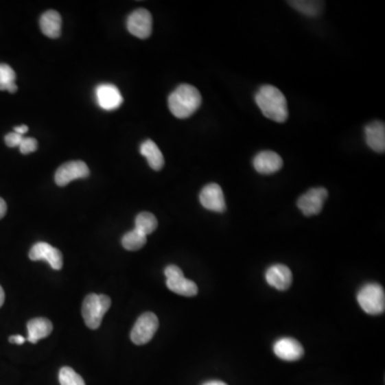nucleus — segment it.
I'll use <instances>...</instances> for the list:
<instances>
[{
    "label": "nucleus",
    "mask_w": 385,
    "mask_h": 385,
    "mask_svg": "<svg viewBox=\"0 0 385 385\" xmlns=\"http://www.w3.org/2000/svg\"><path fill=\"white\" fill-rule=\"evenodd\" d=\"M288 3L299 12L310 17L318 16L323 8V3L313 1V0H294V1H288Z\"/></svg>",
    "instance_id": "20"
},
{
    "label": "nucleus",
    "mask_w": 385,
    "mask_h": 385,
    "mask_svg": "<svg viewBox=\"0 0 385 385\" xmlns=\"http://www.w3.org/2000/svg\"><path fill=\"white\" fill-rule=\"evenodd\" d=\"M7 213V204L1 197H0V220L3 218Z\"/></svg>",
    "instance_id": "28"
},
{
    "label": "nucleus",
    "mask_w": 385,
    "mask_h": 385,
    "mask_svg": "<svg viewBox=\"0 0 385 385\" xmlns=\"http://www.w3.org/2000/svg\"><path fill=\"white\" fill-rule=\"evenodd\" d=\"M38 148V143L36 139L28 137V139H23L20 145V151L22 154H30L34 152Z\"/></svg>",
    "instance_id": "25"
},
{
    "label": "nucleus",
    "mask_w": 385,
    "mask_h": 385,
    "mask_svg": "<svg viewBox=\"0 0 385 385\" xmlns=\"http://www.w3.org/2000/svg\"><path fill=\"white\" fill-rule=\"evenodd\" d=\"M9 342H12V344L23 345L26 342V338L23 337L22 335H13V336L9 337Z\"/></svg>",
    "instance_id": "27"
},
{
    "label": "nucleus",
    "mask_w": 385,
    "mask_h": 385,
    "mask_svg": "<svg viewBox=\"0 0 385 385\" xmlns=\"http://www.w3.org/2000/svg\"><path fill=\"white\" fill-rule=\"evenodd\" d=\"M274 353L277 358L283 361H298L304 355V348L300 342L294 338H281L273 347Z\"/></svg>",
    "instance_id": "13"
},
{
    "label": "nucleus",
    "mask_w": 385,
    "mask_h": 385,
    "mask_svg": "<svg viewBox=\"0 0 385 385\" xmlns=\"http://www.w3.org/2000/svg\"><path fill=\"white\" fill-rule=\"evenodd\" d=\"M30 258L32 261L45 260L54 270H60L63 266L62 254L56 247L51 246L49 243H36L30 252Z\"/></svg>",
    "instance_id": "10"
},
{
    "label": "nucleus",
    "mask_w": 385,
    "mask_h": 385,
    "mask_svg": "<svg viewBox=\"0 0 385 385\" xmlns=\"http://www.w3.org/2000/svg\"><path fill=\"white\" fill-rule=\"evenodd\" d=\"M141 153L147 159L150 167L153 170L159 172V170H162L165 164L164 156H163V153L161 152L160 148L154 141H151V139L143 141L141 145Z\"/></svg>",
    "instance_id": "19"
},
{
    "label": "nucleus",
    "mask_w": 385,
    "mask_h": 385,
    "mask_svg": "<svg viewBox=\"0 0 385 385\" xmlns=\"http://www.w3.org/2000/svg\"><path fill=\"white\" fill-rule=\"evenodd\" d=\"M112 305V301L105 294H88L82 303V313L86 325L89 329H99L103 317Z\"/></svg>",
    "instance_id": "3"
},
{
    "label": "nucleus",
    "mask_w": 385,
    "mask_h": 385,
    "mask_svg": "<svg viewBox=\"0 0 385 385\" xmlns=\"http://www.w3.org/2000/svg\"><path fill=\"white\" fill-rule=\"evenodd\" d=\"M166 285L172 292L183 296H195L198 293V287L194 281L185 279L183 272L177 266H168L165 269Z\"/></svg>",
    "instance_id": "5"
},
{
    "label": "nucleus",
    "mask_w": 385,
    "mask_h": 385,
    "mask_svg": "<svg viewBox=\"0 0 385 385\" xmlns=\"http://www.w3.org/2000/svg\"><path fill=\"white\" fill-rule=\"evenodd\" d=\"M201 206L207 210L213 211L222 213L226 210L225 197H224L223 189L216 183L207 185L201 189L199 195Z\"/></svg>",
    "instance_id": "11"
},
{
    "label": "nucleus",
    "mask_w": 385,
    "mask_h": 385,
    "mask_svg": "<svg viewBox=\"0 0 385 385\" xmlns=\"http://www.w3.org/2000/svg\"><path fill=\"white\" fill-rule=\"evenodd\" d=\"M254 168L261 175H272L283 167V159L274 151H261L255 156Z\"/></svg>",
    "instance_id": "14"
},
{
    "label": "nucleus",
    "mask_w": 385,
    "mask_h": 385,
    "mask_svg": "<svg viewBox=\"0 0 385 385\" xmlns=\"http://www.w3.org/2000/svg\"><path fill=\"white\" fill-rule=\"evenodd\" d=\"M61 26H62V20L57 11H47L40 19L42 32L51 39H57L60 36Z\"/></svg>",
    "instance_id": "18"
},
{
    "label": "nucleus",
    "mask_w": 385,
    "mask_h": 385,
    "mask_svg": "<svg viewBox=\"0 0 385 385\" xmlns=\"http://www.w3.org/2000/svg\"><path fill=\"white\" fill-rule=\"evenodd\" d=\"M266 279L270 286L277 290H287L292 283V273L287 266L274 264L267 270Z\"/></svg>",
    "instance_id": "15"
},
{
    "label": "nucleus",
    "mask_w": 385,
    "mask_h": 385,
    "mask_svg": "<svg viewBox=\"0 0 385 385\" xmlns=\"http://www.w3.org/2000/svg\"><path fill=\"white\" fill-rule=\"evenodd\" d=\"M89 168L82 161H71L65 163L57 170L55 181L58 187H66L70 182L76 179H85L89 177Z\"/></svg>",
    "instance_id": "9"
},
{
    "label": "nucleus",
    "mask_w": 385,
    "mask_h": 385,
    "mask_svg": "<svg viewBox=\"0 0 385 385\" xmlns=\"http://www.w3.org/2000/svg\"><path fill=\"white\" fill-rule=\"evenodd\" d=\"M201 102L199 90L189 84L180 85L168 97L170 112L179 119L191 117L200 107Z\"/></svg>",
    "instance_id": "2"
},
{
    "label": "nucleus",
    "mask_w": 385,
    "mask_h": 385,
    "mask_svg": "<svg viewBox=\"0 0 385 385\" xmlns=\"http://www.w3.org/2000/svg\"><path fill=\"white\" fill-rule=\"evenodd\" d=\"M60 385H86L84 379L71 367H62L59 371Z\"/></svg>",
    "instance_id": "24"
},
{
    "label": "nucleus",
    "mask_w": 385,
    "mask_h": 385,
    "mask_svg": "<svg viewBox=\"0 0 385 385\" xmlns=\"http://www.w3.org/2000/svg\"><path fill=\"white\" fill-rule=\"evenodd\" d=\"M202 385H227L226 383L222 382V381H208V382L205 383Z\"/></svg>",
    "instance_id": "31"
},
{
    "label": "nucleus",
    "mask_w": 385,
    "mask_h": 385,
    "mask_svg": "<svg viewBox=\"0 0 385 385\" xmlns=\"http://www.w3.org/2000/svg\"><path fill=\"white\" fill-rule=\"evenodd\" d=\"M156 228H158V220L150 212H141L136 216L135 229L143 235H150Z\"/></svg>",
    "instance_id": "22"
},
{
    "label": "nucleus",
    "mask_w": 385,
    "mask_h": 385,
    "mask_svg": "<svg viewBox=\"0 0 385 385\" xmlns=\"http://www.w3.org/2000/svg\"><path fill=\"white\" fill-rule=\"evenodd\" d=\"M14 70L5 63H0V90L9 91L10 93H16L17 86L15 84Z\"/></svg>",
    "instance_id": "21"
},
{
    "label": "nucleus",
    "mask_w": 385,
    "mask_h": 385,
    "mask_svg": "<svg viewBox=\"0 0 385 385\" xmlns=\"http://www.w3.org/2000/svg\"><path fill=\"white\" fill-rule=\"evenodd\" d=\"M14 132L15 133L20 134V135H24V134H26L27 132H28V126H25V124L20 126H15Z\"/></svg>",
    "instance_id": "29"
},
{
    "label": "nucleus",
    "mask_w": 385,
    "mask_h": 385,
    "mask_svg": "<svg viewBox=\"0 0 385 385\" xmlns=\"http://www.w3.org/2000/svg\"><path fill=\"white\" fill-rule=\"evenodd\" d=\"M126 27L136 38L148 39L152 32V15L145 9H137L128 15Z\"/></svg>",
    "instance_id": "8"
},
{
    "label": "nucleus",
    "mask_w": 385,
    "mask_h": 385,
    "mask_svg": "<svg viewBox=\"0 0 385 385\" xmlns=\"http://www.w3.org/2000/svg\"><path fill=\"white\" fill-rule=\"evenodd\" d=\"M28 329V338L26 340L36 344L40 339L45 338L51 334L53 331V325L47 318H34L27 323Z\"/></svg>",
    "instance_id": "17"
},
{
    "label": "nucleus",
    "mask_w": 385,
    "mask_h": 385,
    "mask_svg": "<svg viewBox=\"0 0 385 385\" xmlns=\"http://www.w3.org/2000/svg\"><path fill=\"white\" fill-rule=\"evenodd\" d=\"M147 242V235H143L134 228L133 231H128L122 237V246L128 250H139L145 246Z\"/></svg>",
    "instance_id": "23"
},
{
    "label": "nucleus",
    "mask_w": 385,
    "mask_h": 385,
    "mask_svg": "<svg viewBox=\"0 0 385 385\" xmlns=\"http://www.w3.org/2000/svg\"><path fill=\"white\" fill-rule=\"evenodd\" d=\"M257 105L262 114L270 120L283 124L288 119L287 100L281 90L271 85H264L255 97Z\"/></svg>",
    "instance_id": "1"
},
{
    "label": "nucleus",
    "mask_w": 385,
    "mask_h": 385,
    "mask_svg": "<svg viewBox=\"0 0 385 385\" xmlns=\"http://www.w3.org/2000/svg\"><path fill=\"white\" fill-rule=\"evenodd\" d=\"M23 135H20V134L15 133H9L5 135V145L8 147H10V148H14V147H20L21 143H22Z\"/></svg>",
    "instance_id": "26"
},
{
    "label": "nucleus",
    "mask_w": 385,
    "mask_h": 385,
    "mask_svg": "<svg viewBox=\"0 0 385 385\" xmlns=\"http://www.w3.org/2000/svg\"><path fill=\"white\" fill-rule=\"evenodd\" d=\"M97 102L105 110H115L124 103V97L118 88L112 84H101L95 88Z\"/></svg>",
    "instance_id": "12"
},
{
    "label": "nucleus",
    "mask_w": 385,
    "mask_h": 385,
    "mask_svg": "<svg viewBox=\"0 0 385 385\" xmlns=\"http://www.w3.org/2000/svg\"><path fill=\"white\" fill-rule=\"evenodd\" d=\"M366 143L369 148L378 153L385 150V126L383 122L375 121L366 126Z\"/></svg>",
    "instance_id": "16"
},
{
    "label": "nucleus",
    "mask_w": 385,
    "mask_h": 385,
    "mask_svg": "<svg viewBox=\"0 0 385 385\" xmlns=\"http://www.w3.org/2000/svg\"><path fill=\"white\" fill-rule=\"evenodd\" d=\"M329 191L325 187H315L306 191L299 198L298 208L306 216L317 215L323 210Z\"/></svg>",
    "instance_id": "7"
},
{
    "label": "nucleus",
    "mask_w": 385,
    "mask_h": 385,
    "mask_svg": "<svg viewBox=\"0 0 385 385\" xmlns=\"http://www.w3.org/2000/svg\"><path fill=\"white\" fill-rule=\"evenodd\" d=\"M358 302L369 315H380L385 310L384 289L379 283H367L358 293Z\"/></svg>",
    "instance_id": "4"
},
{
    "label": "nucleus",
    "mask_w": 385,
    "mask_h": 385,
    "mask_svg": "<svg viewBox=\"0 0 385 385\" xmlns=\"http://www.w3.org/2000/svg\"><path fill=\"white\" fill-rule=\"evenodd\" d=\"M3 302H5V291L3 287L0 286V307L3 305Z\"/></svg>",
    "instance_id": "30"
},
{
    "label": "nucleus",
    "mask_w": 385,
    "mask_h": 385,
    "mask_svg": "<svg viewBox=\"0 0 385 385\" xmlns=\"http://www.w3.org/2000/svg\"><path fill=\"white\" fill-rule=\"evenodd\" d=\"M159 329V319L153 313H145L137 319L131 331L132 342L145 345L150 342Z\"/></svg>",
    "instance_id": "6"
}]
</instances>
